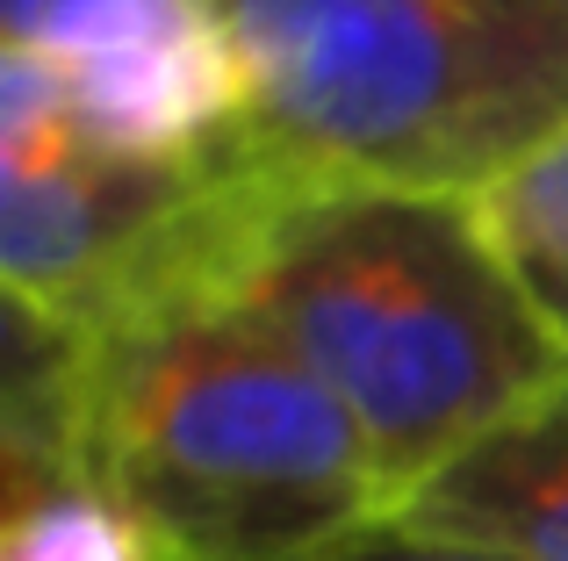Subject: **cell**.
Wrapping results in <instances>:
<instances>
[{
	"instance_id": "1",
	"label": "cell",
	"mask_w": 568,
	"mask_h": 561,
	"mask_svg": "<svg viewBox=\"0 0 568 561\" xmlns=\"http://www.w3.org/2000/svg\"><path fill=\"white\" fill-rule=\"evenodd\" d=\"M0 468L87 476L166 561H324L388 519L346 404L223 295L109 332L8 309Z\"/></svg>"
},
{
	"instance_id": "2",
	"label": "cell",
	"mask_w": 568,
	"mask_h": 561,
	"mask_svg": "<svg viewBox=\"0 0 568 561\" xmlns=\"http://www.w3.org/2000/svg\"><path fill=\"white\" fill-rule=\"evenodd\" d=\"M231 303L361 425L388 519L568 375V346L468 195L324 181L281 159Z\"/></svg>"
},
{
	"instance_id": "3",
	"label": "cell",
	"mask_w": 568,
	"mask_h": 561,
	"mask_svg": "<svg viewBox=\"0 0 568 561\" xmlns=\"http://www.w3.org/2000/svg\"><path fill=\"white\" fill-rule=\"evenodd\" d=\"M252 137L288 166L410 195H475L568 123L547 0H216Z\"/></svg>"
},
{
	"instance_id": "4",
	"label": "cell",
	"mask_w": 568,
	"mask_h": 561,
	"mask_svg": "<svg viewBox=\"0 0 568 561\" xmlns=\"http://www.w3.org/2000/svg\"><path fill=\"white\" fill-rule=\"evenodd\" d=\"M396 519L526 561H568V375L439 468Z\"/></svg>"
},
{
	"instance_id": "5",
	"label": "cell",
	"mask_w": 568,
	"mask_h": 561,
	"mask_svg": "<svg viewBox=\"0 0 568 561\" xmlns=\"http://www.w3.org/2000/svg\"><path fill=\"white\" fill-rule=\"evenodd\" d=\"M216 22V0H0V43L51 58L58 72H94L159 43H187Z\"/></svg>"
},
{
	"instance_id": "6",
	"label": "cell",
	"mask_w": 568,
	"mask_h": 561,
	"mask_svg": "<svg viewBox=\"0 0 568 561\" xmlns=\"http://www.w3.org/2000/svg\"><path fill=\"white\" fill-rule=\"evenodd\" d=\"M0 561H166V554L87 476L0 468Z\"/></svg>"
},
{
	"instance_id": "7",
	"label": "cell",
	"mask_w": 568,
	"mask_h": 561,
	"mask_svg": "<svg viewBox=\"0 0 568 561\" xmlns=\"http://www.w3.org/2000/svg\"><path fill=\"white\" fill-rule=\"evenodd\" d=\"M468 210L518 274H568V123L475 187Z\"/></svg>"
},
{
	"instance_id": "8",
	"label": "cell",
	"mask_w": 568,
	"mask_h": 561,
	"mask_svg": "<svg viewBox=\"0 0 568 561\" xmlns=\"http://www.w3.org/2000/svg\"><path fill=\"white\" fill-rule=\"evenodd\" d=\"M526 288H532V303L547 309V324H555L561 346H568V274H526Z\"/></svg>"
},
{
	"instance_id": "9",
	"label": "cell",
	"mask_w": 568,
	"mask_h": 561,
	"mask_svg": "<svg viewBox=\"0 0 568 561\" xmlns=\"http://www.w3.org/2000/svg\"><path fill=\"white\" fill-rule=\"evenodd\" d=\"M547 14H555V22H561V37H568V0H547Z\"/></svg>"
}]
</instances>
